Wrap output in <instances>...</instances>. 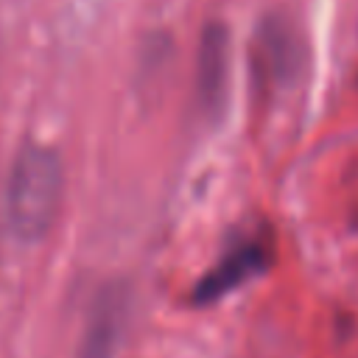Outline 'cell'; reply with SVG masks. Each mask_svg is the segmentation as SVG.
Listing matches in <instances>:
<instances>
[{
    "label": "cell",
    "mask_w": 358,
    "mask_h": 358,
    "mask_svg": "<svg viewBox=\"0 0 358 358\" xmlns=\"http://www.w3.org/2000/svg\"><path fill=\"white\" fill-rule=\"evenodd\" d=\"M129 308L131 299L123 282H109L106 288H101L87 316L78 358H115L129 322Z\"/></svg>",
    "instance_id": "cell-5"
},
{
    "label": "cell",
    "mask_w": 358,
    "mask_h": 358,
    "mask_svg": "<svg viewBox=\"0 0 358 358\" xmlns=\"http://www.w3.org/2000/svg\"><path fill=\"white\" fill-rule=\"evenodd\" d=\"M268 260H271V249L263 235H249V238L235 241L221 255V260L199 280L193 299L199 305H207V302H215L232 294L246 280H255L257 274H263L268 268Z\"/></svg>",
    "instance_id": "cell-4"
},
{
    "label": "cell",
    "mask_w": 358,
    "mask_h": 358,
    "mask_svg": "<svg viewBox=\"0 0 358 358\" xmlns=\"http://www.w3.org/2000/svg\"><path fill=\"white\" fill-rule=\"evenodd\" d=\"M196 101L207 120H221L229 101L232 78V48L229 28L224 22H207L199 34L196 48Z\"/></svg>",
    "instance_id": "cell-3"
},
{
    "label": "cell",
    "mask_w": 358,
    "mask_h": 358,
    "mask_svg": "<svg viewBox=\"0 0 358 358\" xmlns=\"http://www.w3.org/2000/svg\"><path fill=\"white\" fill-rule=\"evenodd\" d=\"M302 48L291 22L280 14L263 17L252 42V78L263 95H277L299 76Z\"/></svg>",
    "instance_id": "cell-2"
},
{
    "label": "cell",
    "mask_w": 358,
    "mask_h": 358,
    "mask_svg": "<svg viewBox=\"0 0 358 358\" xmlns=\"http://www.w3.org/2000/svg\"><path fill=\"white\" fill-rule=\"evenodd\" d=\"M64 171L62 159L48 145H25L8 176L6 213L11 232L20 241H42L62 207Z\"/></svg>",
    "instance_id": "cell-1"
}]
</instances>
